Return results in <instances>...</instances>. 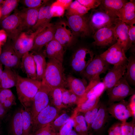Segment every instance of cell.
<instances>
[{"instance_id": "1", "label": "cell", "mask_w": 135, "mask_h": 135, "mask_svg": "<svg viewBox=\"0 0 135 135\" xmlns=\"http://www.w3.org/2000/svg\"><path fill=\"white\" fill-rule=\"evenodd\" d=\"M41 82L50 89L65 88L67 82L62 63L54 59H48Z\"/></svg>"}, {"instance_id": "2", "label": "cell", "mask_w": 135, "mask_h": 135, "mask_svg": "<svg viewBox=\"0 0 135 135\" xmlns=\"http://www.w3.org/2000/svg\"><path fill=\"white\" fill-rule=\"evenodd\" d=\"M41 85V82L18 74L16 85L18 99L24 107L30 108L34 98Z\"/></svg>"}, {"instance_id": "3", "label": "cell", "mask_w": 135, "mask_h": 135, "mask_svg": "<svg viewBox=\"0 0 135 135\" xmlns=\"http://www.w3.org/2000/svg\"><path fill=\"white\" fill-rule=\"evenodd\" d=\"M50 24L40 27L29 34L23 32L15 41L12 42V47L20 58L26 53L32 50L36 36Z\"/></svg>"}, {"instance_id": "4", "label": "cell", "mask_w": 135, "mask_h": 135, "mask_svg": "<svg viewBox=\"0 0 135 135\" xmlns=\"http://www.w3.org/2000/svg\"><path fill=\"white\" fill-rule=\"evenodd\" d=\"M117 18L110 14L100 8L97 9H93L88 18L92 33L94 34L100 29L114 25L115 20Z\"/></svg>"}, {"instance_id": "5", "label": "cell", "mask_w": 135, "mask_h": 135, "mask_svg": "<svg viewBox=\"0 0 135 135\" xmlns=\"http://www.w3.org/2000/svg\"><path fill=\"white\" fill-rule=\"evenodd\" d=\"M1 26L12 42L24 30L22 19L19 12L10 15L2 21Z\"/></svg>"}, {"instance_id": "6", "label": "cell", "mask_w": 135, "mask_h": 135, "mask_svg": "<svg viewBox=\"0 0 135 135\" xmlns=\"http://www.w3.org/2000/svg\"><path fill=\"white\" fill-rule=\"evenodd\" d=\"M107 91L109 104L120 101L135 94L134 90L130 86L124 75L112 88Z\"/></svg>"}, {"instance_id": "7", "label": "cell", "mask_w": 135, "mask_h": 135, "mask_svg": "<svg viewBox=\"0 0 135 135\" xmlns=\"http://www.w3.org/2000/svg\"><path fill=\"white\" fill-rule=\"evenodd\" d=\"M58 109L49 104L39 112L33 121L31 134L50 124L58 116Z\"/></svg>"}, {"instance_id": "8", "label": "cell", "mask_w": 135, "mask_h": 135, "mask_svg": "<svg viewBox=\"0 0 135 135\" xmlns=\"http://www.w3.org/2000/svg\"><path fill=\"white\" fill-rule=\"evenodd\" d=\"M92 51L85 48L77 50L73 55L70 65L74 72L81 73L94 58Z\"/></svg>"}, {"instance_id": "9", "label": "cell", "mask_w": 135, "mask_h": 135, "mask_svg": "<svg viewBox=\"0 0 135 135\" xmlns=\"http://www.w3.org/2000/svg\"><path fill=\"white\" fill-rule=\"evenodd\" d=\"M125 53L122 46L116 42L100 56L110 64L118 66L127 64L128 58Z\"/></svg>"}, {"instance_id": "10", "label": "cell", "mask_w": 135, "mask_h": 135, "mask_svg": "<svg viewBox=\"0 0 135 135\" xmlns=\"http://www.w3.org/2000/svg\"><path fill=\"white\" fill-rule=\"evenodd\" d=\"M67 24L74 34L82 37L87 36L92 33L88 18L83 16H68Z\"/></svg>"}, {"instance_id": "11", "label": "cell", "mask_w": 135, "mask_h": 135, "mask_svg": "<svg viewBox=\"0 0 135 135\" xmlns=\"http://www.w3.org/2000/svg\"><path fill=\"white\" fill-rule=\"evenodd\" d=\"M110 65L100 55H96L80 74L90 82L96 76L105 73L110 68Z\"/></svg>"}, {"instance_id": "12", "label": "cell", "mask_w": 135, "mask_h": 135, "mask_svg": "<svg viewBox=\"0 0 135 135\" xmlns=\"http://www.w3.org/2000/svg\"><path fill=\"white\" fill-rule=\"evenodd\" d=\"M50 90L41 84L35 95L30 108L33 121L38 114L49 104Z\"/></svg>"}, {"instance_id": "13", "label": "cell", "mask_w": 135, "mask_h": 135, "mask_svg": "<svg viewBox=\"0 0 135 135\" xmlns=\"http://www.w3.org/2000/svg\"><path fill=\"white\" fill-rule=\"evenodd\" d=\"M3 46L0 55L1 64L11 69L18 67L20 65L21 59L14 50L11 40L8 38Z\"/></svg>"}, {"instance_id": "14", "label": "cell", "mask_w": 135, "mask_h": 135, "mask_svg": "<svg viewBox=\"0 0 135 135\" xmlns=\"http://www.w3.org/2000/svg\"><path fill=\"white\" fill-rule=\"evenodd\" d=\"M93 44L100 47L112 45L116 41L114 25L100 29L94 34Z\"/></svg>"}, {"instance_id": "15", "label": "cell", "mask_w": 135, "mask_h": 135, "mask_svg": "<svg viewBox=\"0 0 135 135\" xmlns=\"http://www.w3.org/2000/svg\"><path fill=\"white\" fill-rule=\"evenodd\" d=\"M107 109L109 114L121 122L126 121L129 118L132 116L129 102L124 100L109 104Z\"/></svg>"}, {"instance_id": "16", "label": "cell", "mask_w": 135, "mask_h": 135, "mask_svg": "<svg viewBox=\"0 0 135 135\" xmlns=\"http://www.w3.org/2000/svg\"><path fill=\"white\" fill-rule=\"evenodd\" d=\"M54 27V39L64 47L71 45L74 40V34L68 24L61 21L58 22Z\"/></svg>"}, {"instance_id": "17", "label": "cell", "mask_w": 135, "mask_h": 135, "mask_svg": "<svg viewBox=\"0 0 135 135\" xmlns=\"http://www.w3.org/2000/svg\"><path fill=\"white\" fill-rule=\"evenodd\" d=\"M127 64L114 66L108 70L102 81L105 86V90L108 91L110 90L124 76Z\"/></svg>"}, {"instance_id": "18", "label": "cell", "mask_w": 135, "mask_h": 135, "mask_svg": "<svg viewBox=\"0 0 135 135\" xmlns=\"http://www.w3.org/2000/svg\"><path fill=\"white\" fill-rule=\"evenodd\" d=\"M100 75H97L90 82L85 93L79 99L77 105L83 102L88 98L93 96L100 97L105 90L104 84L100 82Z\"/></svg>"}, {"instance_id": "19", "label": "cell", "mask_w": 135, "mask_h": 135, "mask_svg": "<svg viewBox=\"0 0 135 135\" xmlns=\"http://www.w3.org/2000/svg\"><path fill=\"white\" fill-rule=\"evenodd\" d=\"M114 25L116 42L122 46L126 52L129 49L128 26L118 18L116 19Z\"/></svg>"}, {"instance_id": "20", "label": "cell", "mask_w": 135, "mask_h": 135, "mask_svg": "<svg viewBox=\"0 0 135 135\" xmlns=\"http://www.w3.org/2000/svg\"><path fill=\"white\" fill-rule=\"evenodd\" d=\"M55 27L51 24L36 36L33 47L31 51H41L44 46L54 39Z\"/></svg>"}, {"instance_id": "21", "label": "cell", "mask_w": 135, "mask_h": 135, "mask_svg": "<svg viewBox=\"0 0 135 135\" xmlns=\"http://www.w3.org/2000/svg\"><path fill=\"white\" fill-rule=\"evenodd\" d=\"M46 46L44 53L45 56L63 63L64 51V47L60 44L54 39Z\"/></svg>"}, {"instance_id": "22", "label": "cell", "mask_w": 135, "mask_h": 135, "mask_svg": "<svg viewBox=\"0 0 135 135\" xmlns=\"http://www.w3.org/2000/svg\"><path fill=\"white\" fill-rule=\"evenodd\" d=\"M135 1L130 0L125 3L119 10L117 16L128 25L135 24Z\"/></svg>"}, {"instance_id": "23", "label": "cell", "mask_w": 135, "mask_h": 135, "mask_svg": "<svg viewBox=\"0 0 135 135\" xmlns=\"http://www.w3.org/2000/svg\"><path fill=\"white\" fill-rule=\"evenodd\" d=\"M67 85L69 90L80 98L84 95L88 86L85 78L81 79L69 75L66 78Z\"/></svg>"}, {"instance_id": "24", "label": "cell", "mask_w": 135, "mask_h": 135, "mask_svg": "<svg viewBox=\"0 0 135 135\" xmlns=\"http://www.w3.org/2000/svg\"><path fill=\"white\" fill-rule=\"evenodd\" d=\"M21 67L28 78L36 80V66L33 56L29 52L24 55L21 58Z\"/></svg>"}, {"instance_id": "25", "label": "cell", "mask_w": 135, "mask_h": 135, "mask_svg": "<svg viewBox=\"0 0 135 135\" xmlns=\"http://www.w3.org/2000/svg\"><path fill=\"white\" fill-rule=\"evenodd\" d=\"M40 8H27L19 12L22 20L24 30L32 29L35 25Z\"/></svg>"}, {"instance_id": "26", "label": "cell", "mask_w": 135, "mask_h": 135, "mask_svg": "<svg viewBox=\"0 0 135 135\" xmlns=\"http://www.w3.org/2000/svg\"><path fill=\"white\" fill-rule=\"evenodd\" d=\"M17 75L11 68L4 66L0 80V88L9 89L16 86Z\"/></svg>"}, {"instance_id": "27", "label": "cell", "mask_w": 135, "mask_h": 135, "mask_svg": "<svg viewBox=\"0 0 135 135\" xmlns=\"http://www.w3.org/2000/svg\"><path fill=\"white\" fill-rule=\"evenodd\" d=\"M52 17L53 13L50 5H44L40 8L36 23L32 29L35 31L49 24Z\"/></svg>"}, {"instance_id": "28", "label": "cell", "mask_w": 135, "mask_h": 135, "mask_svg": "<svg viewBox=\"0 0 135 135\" xmlns=\"http://www.w3.org/2000/svg\"><path fill=\"white\" fill-rule=\"evenodd\" d=\"M101 1L99 8L110 14L117 17L119 10L128 2L127 0H102Z\"/></svg>"}, {"instance_id": "29", "label": "cell", "mask_w": 135, "mask_h": 135, "mask_svg": "<svg viewBox=\"0 0 135 135\" xmlns=\"http://www.w3.org/2000/svg\"><path fill=\"white\" fill-rule=\"evenodd\" d=\"M109 116L107 108L104 104L101 103L96 116L91 125L90 129L96 131L102 130L108 121Z\"/></svg>"}, {"instance_id": "30", "label": "cell", "mask_w": 135, "mask_h": 135, "mask_svg": "<svg viewBox=\"0 0 135 135\" xmlns=\"http://www.w3.org/2000/svg\"><path fill=\"white\" fill-rule=\"evenodd\" d=\"M32 51V54L35 63L36 71V80L41 82L44 74L47 65L46 56L40 51Z\"/></svg>"}, {"instance_id": "31", "label": "cell", "mask_w": 135, "mask_h": 135, "mask_svg": "<svg viewBox=\"0 0 135 135\" xmlns=\"http://www.w3.org/2000/svg\"><path fill=\"white\" fill-rule=\"evenodd\" d=\"M21 110L16 111L12 118L10 127V135H23Z\"/></svg>"}, {"instance_id": "32", "label": "cell", "mask_w": 135, "mask_h": 135, "mask_svg": "<svg viewBox=\"0 0 135 135\" xmlns=\"http://www.w3.org/2000/svg\"><path fill=\"white\" fill-rule=\"evenodd\" d=\"M0 103L7 110L16 105V98L12 91L9 89L0 90Z\"/></svg>"}, {"instance_id": "33", "label": "cell", "mask_w": 135, "mask_h": 135, "mask_svg": "<svg viewBox=\"0 0 135 135\" xmlns=\"http://www.w3.org/2000/svg\"><path fill=\"white\" fill-rule=\"evenodd\" d=\"M23 135H28L31 133L33 120L30 108L21 110Z\"/></svg>"}, {"instance_id": "34", "label": "cell", "mask_w": 135, "mask_h": 135, "mask_svg": "<svg viewBox=\"0 0 135 135\" xmlns=\"http://www.w3.org/2000/svg\"><path fill=\"white\" fill-rule=\"evenodd\" d=\"M49 96L50 101L58 110L66 108L62 102L61 88H56L51 89Z\"/></svg>"}, {"instance_id": "35", "label": "cell", "mask_w": 135, "mask_h": 135, "mask_svg": "<svg viewBox=\"0 0 135 135\" xmlns=\"http://www.w3.org/2000/svg\"><path fill=\"white\" fill-rule=\"evenodd\" d=\"M127 72L124 75L128 83L135 85V58L134 55H131L128 58L126 66Z\"/></svg>"}, {"instance_id": "36", "label": "cell", "mask_w": 135, "mask_h": 135, "mask_svg": "<svg viewBox=\"0 0 135 135\" xmlns=\"http://www.w3.org/2000/svg\"><path fill=\"white\" fill-rule=\"evenodd\" d=\"M100 97L93 96L90 98L83 102L77 105L75 110L78 114L84 113L94 107L99 102Z\"/></svg>"}, {"instance_id": "37", "label": "cell", "mask_w": 135, "mask_h": 135, "mask_svg": "<svg viewBox=\"0 0 135 135\" xmlns=\"http://www.w3.org/2000/svg\"><path fill=\"white\" fill-rule=\"evenodd\" d=\"M19 0H6L4 1L1 8L0 19L1 21L10 15L18 5Z\"/></svg>"}, {"instance_id": "38", "label": "cell", "mask_w": 135, "mask_h": 135, "mask_svg": "<svg viewBox=\"0 0 135 135\" xmlns=\"http://www.w3.org/2000/svg\"><path fill=\"white\" fill-rule=\"evenodd\" d=\"M68 10V16H83L87 13L90 9L81 4L77 0L72 2Z\"/></svg>"}, {"instance_id": "39", "label": "cell", "mask_w": 135, "mask_h": 135, "mask_svg": "<svg viewBox=\"0 0 135 135\" xmlns=\"http://www.w3.org/2000/svg\"><path fill=\"white\" fill-rule=\"evenodd\" d=\"M62 102L66 106V105L74 104H77L80 98L70 90L65 88H61Z\"/></svg>"}, {"instance_id": "40", "label": "cell", "mask_w": 135, "mask_h": 135, "mask_svg": "<svg viewBox=\"0 0 135 135\" xmlns=\"http://www.w3.org/2000/svg\"><path fill=\"white\" fill-rule=\"evenodd\" d=\"M71 117L66 113H63L55 119L50 124L56 132L58 133L62 127L70 120Z\"/></svg>"}, {"instance_id": "41", "label": "cell", "mask_w": 135, "mask_h": 135, "mask_svg": "<svg viewBox=\"0 0 135 135\" xmlns=\"http://www.w3.org/2000/svg\"><path fill=\"white\" fill-rule=\"evenodd\" d=\"M100 104L99 102L94 107L84 113V117L88 130L90 129L91 125L96 116Z\"/></svg>"}, {"instance_id": "42", "label": "cell", "mask_w": 135, "mask_h": 135, "mask_svg": "<svg viewBox=\"0 0 135 135\" xmlns=\"http://www.w3.org/2000/svg\"><path fill=\"white\" fill-rule=\"evenodd\" d=\"M74 119L75 122L79 125L80 128L82 135L88 132V130L84 116L82 115H78L74 114Z\"/></svg>"}, {"instance_id": "43", "label": "cell", "mask_w": 135, "mask_h": 135, "mask_svg": "<svg viewBox=\"0 0 135 135\" xmlns=\"http://www.w3.org/2000/svg\"><path fill=\"white\" fill-rule=\"evenodd\" d=\"M50 7L53 13V17H60L64 14L65 9L57 1L52 3Z\"/></svg>"}, {"instance_id": "44", "label": "cell", "mask_w": 135, "mask_h": 135, "mask_svg": "<svg viewBox=\"0 0 135 135\" xmlns=\"http://www.w3.org/2000/svg\"><path fill=\"white\" fill-rule=\"evenodd\" d=\"M74 117V114L70 120L62 127L58 133L60 135H66L72 130L75 124Z\"/></svg>"}, {"instance_id": "45", "label": "cell", "mask_w": 135, "mask_h": 135, "mask_svg": "<svg viewBox=\"0 0 135 135\" xmlns=\"http://www.w3.org/2000/svg\"><path fill=\"white\" fill-rule=\"evenodd\" d=\"M57 133L50 124L36 131L33 135H54Z\"/></svg>"}, {"instance_id": "46", "label": "cell", "mask_w": 135, "mask_h": 135, "mask_svg": "<svg viewBox=\"0 0 135 135\" xmlns=\"http://www.w3.org/2000/svg\"><path fill=\"white\" fill-rule=\"evenodd\" d=\"M47 1L42 0H24V5L28 8H38L43 6Z\"/></svg>"}, {"instance_id": "47", "label": "cell", "mask_w": 135, "mask_h": 135, "mask_svg": "<svg viewBox=\"0 0 135 135\" xmlns=\"http://www.w3.org/2000/svg\"><path fill=\"white\" fill-rule=\"evenodd\" d=\"M81 4L89 8L95 9L99 6L101 4L100 0H77Z\"/></svg>"}, {"instance_id": "48", "label": "cell", "mask_w": 135, "mask_h": 135, "mask_svg": "<svg viewBox=\"0 0 135 135\" xmlns=\"http://www.w3.org/2000/svg\"><path fill=\"white\" fill-rule=\"evenodd\" d=\"M121 124L117 122L113 124L108 130V135H122Z\"/></svg>"}, {"instance_id": "49", "label": "cell", "mask_w": 135, "mask_h": 135, "mask_svg": "<svg viewBox=\"0 0 135 135\" xmlns=\"http://www.w3.org/2000/svg\"><path fill=\"white\" fill-rule=\"evenodd\" d=\"M129 38V48L132 46L135 41V26L134 24L128 25Z\"/></svg>"}, {"instance_id": "50", "label": "cell", "mask_w": 135, "mask_h": 135, "mask_svg": "<svg viewBox=\"0 0 135 135\" xmlns=\"http://www.w3.org/2000/svg\"><path fill=\"white\" fill-rule=\"evenodd\" d=\"M129 105L132 113L133 118H135V94L132 95L130 97Z\"/></svg>"}, {"instance_id": "51", "label": "cell", "mask_w": 135, "mask_h": 135, "mask_svg": "<svg viewBox=\"0 0 135 135\" xmlns=\"http://www.w3.org/2000/svg\"><path fill=\"white\" fill-rule=\"evenodd\" d=\"M8 35L3 29L0 30V45H3L6 42L8 38Z\"/></svg>"}, {"instance_id": "52", "label": "cell", "mask_w": 135, "mask_h": 135, "mask_svg": "<svg viewBox=\"0 0 135 135\" xmlns=\"http://www.w3.org/2000/svg\"><path fill=\"white\" fill-rule=\"evenodd\" d=\"M121 130L122 135H128V124L126 121L121 122Z\"/></svg>"}, {"instance_id": "53", "label": "cell", "mask_w": 135, "mask_h": 135, "mask_svg": "<svg viewBox=\"0 0 135 135\" xmlns=\"http://www.w3.org/2000/svg\"><path fill=\"white\" fill-rule=\"evenodd\" d=\"M57 2L65 9H68L71 3L73 2L71 0H58Z\"/></svg>"}, {"instance_id": "54", "label": "cell", "mask_w": 135, "mask_h": 135, "mask_svg": "<svg viewBox=\"0 0 135 135\" xmlns=\"http://www.w3.org/2000/svg\"><path fill=\"white\" fill-rule=\"evenodd\" d=\"M7 110L0 103V118L4 117L6 115Z\"/></svg>"}, {"instance_id": "55", "label": "cell", "mask_w": 135, "mask_h": 135, "mask_svg": "<svg viewBox=\"0 0 135 135\" xmlns=\"http://www.w3.org/2000/svg\"><path fill=\"white\" fill-rule=\"evenodd\" d=\"M66 135H79V134L74 130H72Z\"/></svg>"}, {"instance_id": "56", "label": "cell", "mask_w": 135, "mask_h": 135, "mask_svg": "<svg viewBox=\"0 0 135 135\" xmlns=\"http://www.w3.org/2000/svg\"><path fill=\"white\" fill-rule=\"evenodd\" d=\"M3 70L2 68V64H0V80L1 76L2 74Z\"/></svg>"}, {"instance_id": "57", "label": "cell", "mask_w": 135, "mask_h": 135, "mask_svg": "<svg viewBox=\"0 0 135 135\" xmlns=\"http://www.w3.org/2000/svg\"><path fill=\"white\" fill-rule=\"evenodd\" d=\"M83 135H92V133L88 132L87 134H84Z\"/></svg>"}, {"instance_id": "58", "label": "cell", "mask_w": 135, "mask_h": 135, "mask_svg": "<svg viewBox=\"0 0 135 135\" xmlns=\"http://www.w3.org/2000/svg\"><path fill=\"white\" fill-rule=\"evenodd\" d=\"M2 50V48L1 47V46L0 45V55L1 53Z\"/></svg>"}, {"instance_id": "59", "label": "cell", "mask_w": 135, "mask_h": 135, "mask_svg": "<svg viewBox=\"0 0 135 135\" xmlns=\"http://www.w3.org/2000/svg\"><path fill=\"white\" fill-rule=\"evenodd\" d=\"M4 1L3 0H0V4L2 3Z\"/></svg>"}, {"instance_id": "60", "label": "cell", "mask_w": 135, "mask_h": 135, "mask_svg": "<svg viewBox=\"0 0 135 135\" xmlns=\"http://www.w3.org/2000/svg\"><path fill=\"white\" fill-rule=\"evenodd\" d=\"M54 135H60L58 133H57L56 134Z\"/></svg>"}, {"instance_id": "61", "label": "cell", "mask_w": 135, "mask_h": 135, "mask_svg": "<svg viewBox=\"0 0 135 135\" xmlns=\"http://www.w3.org/2000/svg\"><path fill=\"white\" fill-rule=\"evenodd\" d=\"M1 12H0V17H1Z\"/></svg>"}, {"instance_id": "62", "label": "cell", "mask_w": 135, "mask_h": 135, "mask_svg": "<svg viewBox=\"0 0 135 135\" xmlns=\"http://www.w3.org/2000/svg\"><path fill=\"white\" fill-rule=\"evenodd\" d=\"M28 135H33L31 133V134H29Z\"/></svg>"}, {"instance_id": "63", "label": "cell", "mask_w": 135, "mask_h": 135, "mask_svg": "<svg viewBox=\"0 0 135 135\" xmlns=\"http://www.w3.org/2000/svg\"><path fill=\"white\" fill-rule=\"evenodd\" d=\"M1 89L0 88V90Z\"/></svg>"}, {"instance_id": "64", "label": "cell", "mask_w": 135, "mask_h": 135, "mask_svg": "<svg viewBox=\"0 0 135 135\" xmlns=\"http://www.w3.org/2000/svg\"></svg>"}]
</instances>
